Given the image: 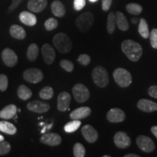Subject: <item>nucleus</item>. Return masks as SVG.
I'll return each instance as SVG.
<instances>
[{
	"instance_id": "nucleus-1",
	"label": "nucleus",
	"mask_w": 157,
	"mask_h": 157,
	"mask_svg": "<svg viewBox=\"0 0 157 157\" xmlns=\"http://www.w3.org/2000/svg\"><path fill=\"white\" fill-rule=\"evenodd\" d=\"M121 50L131 61L137 62L143 54L142 46L135 41L127 39L121 43Z\"/></svg>"
},
{
	"instance_id": "nucleus-2",
	"label": "nucleus",
	"mask_w": 157,
	"mask_h": 157,
	"mask_svg": "<svg viewBox=\"0 0 157 157\" xmlns=\"http://www.w3.org/2000/svg\"><path fill=\"white\" fill-rule=\"evenodd\" d=\"M54 46L61 53H68L72 49V42L69 36L64 33H58L52 39Z\"/></svg>"
},
{
	"instance_id": "nucleus-3",
	"label": "nucleus",
	"mask_w": 157,
	"mask_h": 157,
	"mask_svg": "<svg viewBox=\"0 0 157 157\" xmlns=\"http://www.w3.org/2000/svg\"><path fill=\"white\" fill-rule=\"evenodd\" d=\"M93 82L98 87L104 88L109 83V76L106 69L102 66H96L92 72Z\"/></svg>"
},
{
	"instance_id": "nucleus-4",
	"label": "nucleus",
	"mask_w": 157,
	"mask_h": 157,
	"mask_svg": "<svg viewBox=\"0 0 157 157\" xmlns=\"http://www.w3.org/2000/svg\"><path fill=\"white\" fill-rule=\"evenodd\" d=\"M113 76L115 82L119 87H127L132 82V77L128 71L123 68H118L114 70Z\"/></svg>"
},
{
	"instance_id": "nucleus-5",
	"label": "nucleus",
	"mask_w": 157,
	"mask_h": 157,
	"mask_svg": "<svg viewBox=\"0 0 157 157\" xmlns=\"http://www.w3.org/2000/svg\"><path fill=\"white\" fill-rule=\"evenodd\" d=\"M94 15L93 13L87 12L79 15L76 20V25L81 32H87L93 26Z\"/></svg>"
},
{
	"instance_id": "nucleus-6",
	"label": "nucleus",
	"mask_w": 157,
	"mask_h": 157,
	"mask_svg": "<svg viewBox=\"0 0 157 157\" xmlns=\"http://www.w3.org/2000/svg\"><path fill=\"white\" fill-rule=\"evenodd\" d=\"M72 93H73L74 99L78 103H84L89 99L90 96L89 90L82 84H75L72 89Z\"/></svg>"
},
{
	"instance_id": "nucleus-7",
	"label": "nucleus",
	"mask_w": 157,
	"mask_h": 157,
	"mask_svg": "<svg viewBox=\"0 0 157 157\" xmlns=\"http://www.w3.org/2000/svg\"><path fill=\"white\" fill-rule=\"evenodd\" d=\"M23 78L29 83L36 84L40 82L44 78V74L39 68H29L25 70L23 73Z\"/></svg>"
},
{
	"instance_id": "nucleus-8",
	"label": "nucleus",
	"mask_w": 157,
	"mask_h": 157,
	"mask_svg": "<svg viewBox=\"0 0 157 157\" xmlns=\"http://www.w3.org/2000/svg\"><path fill=\"white\" fill-rule=\"evenodd\" d=\"M136 143L138 148L146 153H151L154 151L155 149L154 141L150 137L145 135H139L136 139Z\"/></svg>"
},
{
	"instance_id": "nucleus-9",
	"label": "nucleus",
	"mask_w": 157,
	"mask_h": 157,
	"mask_svg": "<svg viewBox=\"0 0 157 157\" xmlns=\"http://www.w3.org/2000/svg\"><path fill=\"white\" fill-rule=\"evenodd\" d=\"M2 59L6 66L8 67H14L17 63V56L13 50L5 48L2 52Z\"/></svg>"
},
{
	"instance_id": "nucleus-10",
	"label": "nucleus",
	"mask_w": 157,
	"mask_h": 157,
	"mask_svg": "<svg viewBox=\"0 0 157 157\" xmlns=\"http://www.w3.org/2000/svg\"><path fill=\"white\" fill-rule=\"evenodd\" d=\"M40 142L50 146H57L61 143L62 138L57 133L50 132L43 135L40 137Z\"/></svg>"
},
{
	"instance_id": "nucleus-11",
	"label": "nucleus",
	"mask_w": 157,
	"mask_h": 157,
	"mask_svg": "<svg viewBox=\"0 0 157 157\" xmlns=\"http://www.w3.org/2000/svg\"><path fill=\"white\" fill-rule=\"evenodd\" d=\"M115 145L119 148H126L131 145V139L124 132H118L113 137Z\"/></svg>"
},
{
	"instance_id": "nucleus-12",
	"label": "nucleus",
	"mask_w": 157,
	"mask_h": 157,
	"mask_svg": "<svg viewBox=\"0 0 157 157\" xmlns=\"http://www.w3.org/2000/svg\"><path fill=\"white\" fill-rule=\"evenodd\" d=\"M82 134L84 139L90 143H93L97 141L98 138V132L91 125L87 124L82 128Z\"/></svg>"
},
{
	"instance_id": "nucleus-13",
	"label": "nucleus",
	"mask_w": 157,
	"mask_h": 157,
	"mask_svg": "<svg viewBox=\"0 0 157 157\" xmlns=\"http://www.w3.org/2000/svg\"><path fill=\"white\" fill-rule=\"evenodd\" d=\"M126 115L122 110L118 109V108H113L111 109L109 112L107 113L106 118L108 121L111 123H119L121 122L125 119Z\"/></svg>"
},
{
	"instance_id": "nucleus-14",
	"label": "nucleus",
	"mask_w": 157,
	"mask_h": 157,
	"mask_svg": "<svg viewBox=\"0 0 157 157\" xmlns=\"http://www.w3.org/2000/svg\"><path fill=\"white\" fill-rule=\"evenodd\" d=\"M27 108L29 110L35 113H42L49 111L50 109V104L40 101H34L28 103Z\"/></svg>"
},
{
	"instance_id": "nucleus-15",
	"label": "nucleus",
	"mask_w": 157,
	"mask_h": 157,
	"mask_svg": "<svg viewBox=\"0 0 157 157\" xmlns=\"http://www.w3.org/2000/svg\"><path fill=\"white\" fill-rule=\"evenodd\" d=\"M71 103V95L67 92H62L58 97V109L60 111H66L68 110Z\"/></svg>"
},
{
	"instance_id": "nucleus-16",
	"label": "nucleus",
	"mask_w": 157,
	"mask_h": 157,
	"mask_svg": "<svg viewBox=\"0 0 157 157\" xmlns=\"http://www.w3.org/2000/svg\"><path fill=\"white\" fill-rule=\"evenodd\" d=\"M42 57L44 62L47 64H52L56 59V52L55 50L49 44H44L42 48Z\"/></svg>"
},
{
	"instance_id": "nucleus-17",
	"label": "nucleus",
	"mask_w": 157,
	"mask_h": 157,
	"mask_svg": "<svg viewBox=\"0 0 157 157\" xmlns=\"http://www.w3.org/2000/svg\"><path fill=\"white\" fill-rule=\"evenodd\" d=\"M137 106L143 112L151 113L157 111V103L148 99H140L137 102Z\"/></svg>"
},
{
	"instance_id": "nucleus-18",
	"label": "nucleus",
	"mask_w": 157,
	"mask_h": 157,
	"mask_svg": "<svg viewBox=\"0 0 157 157\" xmlns=\"http://www.w3.org/2000/svg\"><path fill=\"white\" fill-rule=\"evenodd\" d=\"M92 111L89 107H79L78 109L74 110L70 113V117L71 119H76V120H79V119H85L89 117L91 114Z\"/></svg>"
},
{
	"instance_id": "nucleus-19",
	"label": "nucleus",
	"mask_w": 157,
	"mask_h": 157,
	"mask_svg": "<svg viewBox=\"0 0 157 157\" xmlns=\"http://www.w3.org/2000/svg\"><path fill=\"white\" fill-rule=\"evenodd\" d=\"M48 5L47 0H29L28 8L34 13H40L44 10Z\"/></svg>"
},
{
	"instance_id": "nucleus-20",
	"label": "nucleus",
	"mask_w": 157,
	"mask_h": 157,
	"mask_svg": "<svg viewBox=\"0 0 157 157\" xmlns=\"http://www.w3.org/2000/svg\"><path fill=\"white\" fill-rule=\"evenodd\" d=\"M19 19L21 23L29 26H33L36 25L37 21L36 15L28 11H23L19 15Z\"/></svg>"
},
{
	"instance_id": "nucleus-21",
	"label": "nucleus",
	"mask_w": 157,
	"mask_h": 157,
	"mask_svg": "<svg viewBox=\"0 0 157 157\" xmlns=\"http://www.w3.org/2000/svg\"><path fill=\"white\" fill-rule=\"evenodd\" d=\"M16 113L17 107L13 104H10L0 111V118L3 119H10L16 115Z\"/></svg>"
},
{
	"instance_id": "nucleus-22",
	"label": "nucleus",
	"mask_w": 157,
	"mask_h": 157,
	"mask_svg": "<svg viewBox=\"0 0 157 157\" xmlns=\"http://www.w3.org/2000/svg\"><path fill=\"white\" fill-rule=\"evenodd\" d=\"M10 34L13 38L17 39H24L26 36L24 29L19 25H11L10 28Z\"/></svg>"
},
{
	"instance_id": "nucleus-23",
	"label": "nucleus",
	"mask_w": 157,
	"mask_h": 157,
	"mask_svg": "<svg viewBox=\"0 0 157 157\" xmlns=\"http://www.w3.org/2000/svg\"><path fill=\"white\" fill-rule=\"evenodd\" d=\"M116 21H117V25L118 28L122 31H126L129 29V23L128 21L124 16V15L120 11H117L116 13Z\"/></svg>"
},
{
	"instance_id": "nucleus-24",
	"label": "nucleus",
	"mask_w": 157,
	"mask_h": 157,
	"mask_svg": "<svg viewBox=\"0 0 157 157\" xmlns=\"http://www.w3.org/2000/svg\"><path fill=\"white\" fill-rule=\"evenodd\" d=\"M51 10H52L54 15L57 17H61L66 14V8H65L64 5H63L61 2L58 1V0H56L52 3Z\"/></svg>"
},
{
	"instance_id": "nucleus-25",
	"label": "nucleus",
	"mask_w": 157,
	"mask_h": 157,
	"mask_svg": "<svg viewBox=\"0 0 157 157\" xmlns=\"http://www.w3.org/2000/svg\"><path fill=\"white\" fill-rule=\"evenodd\" d=\"M0 131L8 135H15L17 132V129L13 124L6 121H0Z\"/></svg>"
},
{
	"instance_id": "nucleus-26",
	"label": "nucleus",
	"mask_w": 157,
	"mask_h": 157,
	"mask_svg": "<svg viewBox=\"0 0 157 157\" xmlns=\"http://www.w3.org/2000/svg\"><path fill=\"white\" fill-rule=\"evenodd\" d=\"M39 56V47L35 43H32L29 45L27 50V58L30 61H35Z\"/></svg>"
},
{
	"instance_id": "nucleus-27",
	"label": "nucleus",
	"mask_w": 157,
	"mask_h": 157,
	"mask_svg": "<svg viewBox=\"0 0 157 157\" xmlns=\"http://www.w3.org/2000/svg\"><path fill=\"white\" fill-rule=\"evenodd\" d=\"M138 32L141 36L144 39H148L150 36V31L148 29V25L146 21L144 18L140 19V23L138 25Z\"/></svg>"
},
{
	"instance_id": "nucleus-28",
	"label": "nucleus",
	"mask_w": 157,
	"mask_h": 157,
	"mask_svg": "<svg viewBox=\"0 0 157 157\" xmlns=\"http://www.w3.org/2000/svg\"><path fill=\"white\" fill-rule=\"evenodd\" d=\"M17 95L23 101H27L32 96V92L25 85H20L17 88Z\"/></svg>"
},
{
	"instance_id": "nucleus-29",
	"label": "nucleus",
	"mask_w": 157,
	"mask_h": 157,
	"mask_svg": "<svg viewBox=\"0 0 157 157\" xmlns=\"http://www.w3.org/2000/svg\"><path fill=\"white\" fill-rule=\"evenodd\" d=\"M116 24H117V21H116V15L114 13H110L107 19V31L109 34H112L114 32L116 29Z\"/></svg>"
},
{
	"instance_id": "nucleus-30",
	"label": "nucleus",
	"mask_w": 157,
	"mask_h": 157,
	"mask_svg": "<svg viewBox=\"0 0 157 157\" xmlns=\"http://www.w3.org/2000/svg\"><path fill=\"white\" fill-rule=\"evenodd\" d=\"M82 124L81 121L79 120H76V119H74L73 121H70L66 124V125L64 126V130L65 132H68V133H71V132H74L75 131L77 130L78 129V127H80V125Z\"/></svg>"
},
{
	"instance_id": "nucleus-31",
	"label": "nucleus",
	"mask_w": 157,
	"mask_h": 157,
	"mask_svg": "<svg viewBox=\"0 0 157 157\" xmlns=\"http://www.w3.org/2000/svg\"><path fill=\"white\" fill-rule=\"evenodd\" d=\"M54 91L51 87L47 86V87H43L39 92V97L44 100H50L53 97Z\"/></svg>"
},
{
	"instance_id": "nucleus-32",
	"label": "nucleus",
	"mask_w": 157,
	"mask_h": 157,
	"mask_svg": "<svg viewBox=\"0 0 157 157\" xmlns=\"http://www.w3.org/2000/svg\"><path fill=\"white\" fill-rule=\"evenodd\" d=\"M127 12L132 15H139L143 11L142 6L136 3H129L126 6Z\"/></svg>"
},
{
	"instance_id": "nucleus-33",
	"label": "nucleus",
	"mask_w": 157,
	"mask_h": 157,
	"mask_svg": "<svg viewBox=\"0 0 157 157\" xmlns=\"http://www.w3.org/2000/svg\"><path fill=\"white\" fill-rule=\"evenodd\" d=\"M73 152L75 157H84L85 156L86 150L83 145L77 143L74 146Z\"/></svg>"
},
{
	"instance_id": "nucleus-34",
	"label": "nucleus",
	"mask_w": 157,
	"mask_h": 157,
	"mask_svg": "<svg viewBox=\"0 0 157 157\" xmlns=\"http://www.w3.org/2000/svg\"><path fill=\"white\" fill-rule=\"evenodd\" d=\"M58 25V22L56 19L53 18V17H50L47 20L44 22V27L46 30L48 31H52L56 29Z\"/></svg>"
},
{
	"instance_id": "nucleus-35",
	"label": "nucleus",
	"mask_w": 157,
	"mask_h": 157,
	"mask_svg": "<svg viewBox=\"0 0 157 157\" xmlns=\"http://www.w3.org/2000/svg\"><path fill=\"white\" fill-rule=\"evenodd\" d=\"M11 146L7 141H0V156L7 154L10 151Z\"/></svg>"
},
{
	"instance_id": "nucleus-36",
	"label": "nucleus",
	"mask_w": 157,
	"mask_h": 157,
	"mask_svg": "<svg viewBox=\"0 0 157 157\" xmlns=\"http://www.w3.org/2000/svg\"><path fill=\"white\" fill-rule=\"evenodd\" d=\"M60 66L66 70L67 72H71L74 70V66L73 63L68 60H61L60 62Z\"/></svg>"
},
{
	"instance_id": "nucleus-37",
	"label": "nucleus",
	"mask_w": 157,
	"mask_h": 157,
	"mask_svg": "<svg viewBox=\"0 0 157 157\" xmlns=\"http://www.w3.org/2000/svg\"><path fill=\"white\" fill-rule=\"evenodd\" d=\"M77 61L79 64H81L83 66H87L90 63L91 58L87 54H82L78 56L77 58Z\"/></svg>"
},
{
	"instance_id": "nucleus-38",
	"label": "nucleus",
	"mask_w": 157,
	"mask_h": 157,
	"mask_svg": "<svg viewBox=\"0 0 157 157\" xmlns=\"http://www.w3.org/2000/svg\"><path fill=\"white\" fill-rule=\"evenodd\" d=\"M149 37H150V42L152 48L157 50V29H152Z\"/></svg>"
},
{
	"instance_id": "nucleus-39",
	"label": "nucleus",
	"mask_w": 157,
	"mask_h": 157,
	"mask_svg": "<svg viewBox=\"0 0 157 157\" xmlns=\"http://www.w3.org/2000/svg\"><path fill=\"white\" fill-rule=\"evenodd\" d=\"M8 86V78L5 74H0V90L5 91Z\"/></svg>"
},
{
	"instance_id": "nucleus-40",
	"label": "nucleus",
	"mask_w": 157,
	"mask_h": 157,
	"mask_svg": "<svg viewBox=\"0 0 157 157\" xmlns=\"http://www.w3.org/2000/svg\"><path fill=\"white\" fill-rule=\"evenodd\" d=\"M86 5V0H74V7L76 10L79 11L84 7Z\"/></svg>"
},
{
	"instance_id": "nucleus-41",
	"label": "nucleus",
	"mask_w": 157,
	"mask_h": 157,
	"mask_svg": "<svg viewBox=\"0 0 157 157\" xmlns=\"http://www.w3.org/2000/svg\"><path fill=\"white\" fill-rule=\"evenodd\" d=\"M112 0H102V8L104 11H108L111 7Z\"/></svg>"
},
{
	"instance_id": "nucleus-42",
	"label": "nucleus",
	"mask_w": 157,
	"mask_h": 157,
	"mask_svg": "<svg viewBox=\"0 0 157 157\" xmlns=\"http://www.w3.org/2000/svg\"><path fill=\"white\" fill-rule=\"evenodd\" d=\"M148 95L151 96V97L156 98L157 99V85H154L151 86L148 89Z\"/></svg>"
},
{
	"instance_id": "nucleus-43",
	"label": "nucleus",
	"mask_w": 157,
	"mask_h": 157,
	"mask_svg": "<svg viewBox=\"0 0 157 157\" xmlns=\"http://www.w3.org/2000/svg\"><path fill=\"white\" fill-rule=\"evenodd\" d=\"M21 1H22V0H13V3H12V5L10 6V7H9V9H8V11L10 12V11L14 10L16 8L17 6L20 5V3L21 2Z\"/></svg>"
},
{
	"instance_id": "nucleus-44",
	"label": "nucleus",
	"mask_w": 157,
	"mask_h": 157,
	"mask_svg": "<svg viewBox=\"0 0 157 157\" xmlns=\"http://www.w3.org/2000/svg\"><path fill=\"white\" fill-rule=\"evenodd\" d=\"M52 124H48V125H44V127H43V129H42V131H41V133H42V134H44L47 129H50L52 128Z\"/></svg>"
},
{
	"instance_id": "nucleus-45",
	"label": "nucleus",
	"mask_w": 157,
	"mask_h": 157,
	"mask_svg": "<svg viewBox=\"0 0 157 157\" xmlns=\"http://www.w3.org/2000/svg\"><path fill=\"white\" fill-rule=\"evenodd\" d=\"M151 132L157 138V125L156 126H153L151 128Z\"/></svg>"
},
{
	"instance_id": "nucleus-46",
	"label": "nucleus",
	"mask_w": 157,
	"mask_h": 157,
	"mask_svg": "<svg viewBox=\"0 0 157 157\" xmlns=\"http://www.w3.org/2000/svg\"><path fill=\"white\" fill-rule=\"evenodd\" d=\"M124 157H140V156L137 154H129L125 155Z\"/></svg>"
},
{
	"instance_id": "nucleus-47",
	"label": "nucleus",
	"mask_w": 157,
	"mask_h": 157,
	"mask_svg": "<svg viewBox=\"0 0 157 157\" xmlns=\"http://www.w3.org/2000/svg\"><path fill=\"white\" fill-rule=\"evenodd\" d=\"M137 22V18H132V23H136Z\"/></svg>"
},
{
	"instance_id": "nucleus-48",
	"label": "nucleus",
	"mask_w": 157,
	"mask_h": 157,
	"mask_svg": "<svg viewBox=\"0 0 157 157\" xmlns=\"http://www.w3.org/2000/svg\"><path fill=\"white\" fill-rule=\"evenodd\" d=\"M2 140H5V138H4V137L2 136V135H0V141H2Z\"/></svg>"
},
{
	"instance_id": "nucleus-49",
	"label": "nucleus",
	"mask_w": 157,
	"mask_h": 157,
	"mask_svg": "<svg viewBox=\"0 0 157 157\" xmlns=\"http://www.w3.org/2000/svg\"><path fill=\"white\" fill-rule=\"evenodd\" d=\"M90 2H97L98 0H89Z\"/></svg>"
},
{
	"instance_id": "nucleus-50",
	"label": "nucleus",
	"mask_w": 157,
	"mask_h": 157,
	"mask_svg": "<svg viewBox=\"0 0 157 157\" xmlns=\"http://www.w3.org/2000/svg\"><path fill=\"white\" fill-rule=\"evenodd\" d=\"M103 157H111V156H110V155H104Z\"/></svg>"
},
{
	"instance_id": "nucleus-51",
	"label": "nucleus",
	"mask_w": 157,
	"mask_h": 157,
	"mask_svg": "<svg viewBox=\"0 0 157 157\" xmlns=\"http://www.w3.org/2000/svg\"><path fill=\"white\" fill-rule=\"evenodd\" d=\"M45 124L44 122H41L40 124H39V125H41V126H43V125Z\"/></svg>"
}]
</instances>
